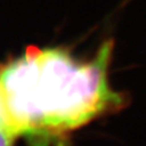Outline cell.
Segmentation results:
<instances>
[{
  "label": "cell",
  "instance_id": "1",
  "mask_svg": "<svg viewBox=\"0 0 146 146\" xmlns=\"http://www.w3.org/2000/svg\"><path fill=\"white\" fill-rule=\"evenodd\" d=\"M112 42L90 61L62 48H29L0 68V125L16 137L74 130L121 107L108 83Z\"/></svg>",
  "mask_w": 146,
  "mask_h": 146
},
{
  "label": "cell",
  "instance_id": "2",
  "mask_svg": "<svg viewBox=\"0 0 146 146\" xmlns=\"http://www.w3.org/2000/svg\"><path fill=\"white\" fill-rule=\"evenodd\" d=\"M15 138V135H13L6 128L0 125V146H12Z\"/></svg>",
  "mask_w": 146,
  "mask_h": 146
}]
</instances>
